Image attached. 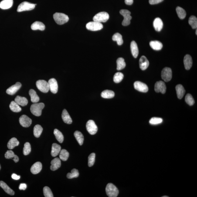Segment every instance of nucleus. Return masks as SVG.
Listing matches in <instances>:
<instances>
[{"label": "nucleus", "mask_w": 197, "mask_h": 197, "mask_svg": "<svg viewBox=\"0 0 197 197\" xmlns=\"http://www.w3.org/2000/svg\"><path fill=\"white\" fill-rule=\"evenodd\" d=\"M135 89L142 93H147L148 91V87L147 85L142 82L137 81L134 83Z\"/></svg>", "instance_id": "f8f14e48"}, {"label": "nucleus", "mask_w": 197, "mask_h": 197, "mask_svg": "<svg viewBox=\"0 0 197 197\" xmlns=\"http://www.w3.org/2000/svg\"><path fill=\"white\" fill-rule=\"evenodd\" d=\"M54 134L55 137L57 140L59 142V143H63L64 137L63 134L57 129H55L54 131Z\"/></svg>", "instance_id": "e433bc0d"}, {"label": "nucleus", "mask_w": 197, "mask_h": 197, "mask_svg": "<svg viewBox=\"0 0 197 197\" xmlns=\"http://www.w3.org/2000/svg\"><path fill=\"white\" fill-rule=\"evenodd\" d=\"M124 74L121 72H117L115 74L113 80L115 83H118L121 82L124 78Z\"/></svg>", "instance_id": "79ce46f5"}, {"label": "nucleus", "mask_w": 197, "mask_h": 197, "mask_svg": "<svg viewBox=\"0 0 197 197\" xmlns=\"http://www.w3.org/2000/svg\"><path fill=\"white\" fill-rule=\"evenodd\" d=\"M15 102L19 105L22 106L27 105L28 102L27 99L26 97H21L19 96H17L15 97Z\"/></svg>", "instance_id": "c756f323"}, {"label": "nucleus", "mask_w": 197, "mask_h": 197, "mask_svg": "<svg viewBox=\"0 0 197 197\" xmlns=\"http://www.w3.org/2000/svg\"><path fill=\"white\" fill-rule=\"evenodd\" d=\"M163 120L160 118L153 117L151 118L149 121L150 124L152 125H156L162 123Z\"/></svg>", "instance_id": "de8ad7c7"}, {"label": "nucleus", "mask_w": 197, "mask_h": 197, "mask_svg": "<svg viewBox=\"0 0 197 197\" xmlns=\"http://www.w3.org/2000/svg\"><path fill=\"white\" fill-rule=\"evenodd\" d=\"M153 26L156 31L160 32L162 29L163 26L162 20L159 18H156L153 22Z\"/></svg>", "instance_id": "412c9836"}, {"label": "nucleus", "mask_w": 197, "mask_h": 197, "mask_svg": "<svg viewBox=\"0 0 197 197\" xmlns=\"http://www.w3.org/2000/svg\"><path fill=\"white\" fill-rule=\"evenodd\" d=\"M44 107L45 105L43 103H35L31 106L30 111L34 115L39 117L41 115L42 109Z\"/></svg>", "instance_id": "f257e3e1"}, {"label": "nucleus", "mask_w": 197, "mask_h": 197, "mask_svg": "<svg viewBox=\"0 0 197 197\" xmlns=\"http://www.w3.org/2000/svg\"><path fill=\"white\" fill-rule=\"evenodd\" d=\"M125 3L127 5H131L133 3V0H125Z\"/></svg>", "instance_id": "5fc2aeb1"}, {"label": "nucleus", "mask_w": 197, "mask_h": 197, "mask_svg": "<svg viewBox=\"0 0 197 197\" xmlns=\"http://www.w3.org/2000/svg\"><path fill=\"white\" fill-rule=\"evenodd\" d=\"M86 28L88 30L96 31L103 29V25L101 23L93 21L88 23L86 25Z\"/></svg>", "instance_id": "0eeeda50"}, {"label": "nucleus", "mask_w": 197, "mask_h": 197, "mask_svg": "<svg viewBox=\"0 0 197 197\" xmlns=\"http://www.w3.org/2000/svg\"><path fill=\"white\" fill-rule=\"evenodd\" d=\"M69 156V153L65 149L61 150L59 155L60 159L63 161H66L68 160Z\"/></svg>", "instance_id": "a19ab883"}, {"label": "nucleus", "mask_w": 197, "mask_h": 197, "mask_svg": "<svg viewBox=\"0 0 197 197\" xmlns=\"http://www.w3.org/2000/svg\"><path fill=\"white\" fill-rule=\"evenodd\" d=\"M1 165H0V170H1Z\"/></svg>", "instance_id": "13d9d810"}, {"label": "nucleus", "mask_w": 197, "mask_h": 197, "mask_svg": "<svg viewBox=\"0 0 197 197\" xmlns=\"http://www.w3.org/2000/svg\"><path fill=\"white\" fill-rule=\"evenodd\" d=\"M5 157L6 159H12L16 163L18 162L19 160V157L15 155L13 151L11 150L6 151L5 154Z\"/></svg>", "instance_id": "b1692460"}, {"label": "nucleus", "mask_w": 197, "mask_h": 197, "mask_svg": "<svg viewBox=\"0 0 197 197\" xmlns=\"http://www.w3.org/2000/svg\"><path fill=\"white\" fill-rule=\"evenodd\" d=\"M11 177H12V179L15 180H18L20 178V176H18L15 173L12 174V176H11Z\"/></svg>", "instance_id": "864d4df0"}, {"label": "nucleus", "mask_w": 197, "mask_h": 197, "mask_svg": "<svg viewBox=\"0 0 197 197\" xmlns=\"http://www.w3.org/2000/svg\"><path fill=\"white\" fill-rule=\"evenodd\" d=\"M168 197V196H162V197Z\"/></svg>", "instance_id": "4d7b16f0"}, {"label": "nucleus", "mask_w": 197, "mask_h": 197, "mask_svg": "<svg viewBox=\"0 0 197 197\" xmlns=\"http://www.w3.org/2000/svg\"><path fill=\"white\" fill-rule=\"evenodd\" d=\"M86 129L88 132L91 135L96 134L98 128L95 122L92 120H89L86 124Z\"/></svg>", "instance_id": "9d476101"}, {"label": "nucleus", "mask_w": 197, "mask_h": 197, "mask_svg": "<svg viewBox=\"0 0 197 197\" xmlns=\"http://www.w3.org/2000/svg\"><path fill=\"white\" fill-rule=\"evenodd\" d=\"M0 186L6 193L11 195H15V192L13 190L11 189L7 184L3 181H0Z\"/></svg>", "instance_id": "cd10ccee"}, {"label": "nucleus", "mask_w": 197, "mask_h": 197, "mask_svg": "<svg viewBox=\"0 0 197 197\" xmlns=\"http://www.w3.org/2000/svg\"><path fill=\"white\" fill-rule=\"evenodd\" d=\"M43 131V128L39 124H37L34 127L33 133L34 135L36 138H39L41 135Z\"/></svg>", "instance_id": "c9c22d12"}, {"label": "nucleus", "mask_w": 197, "mask_h": 197, "mask_svg": "<svg viewBox=\"0 0 197 197\" xmlns=\"http://www.w3.org/2000/svg\"><path fill=\"white\" fill-rule=\"evenodd\" d=\"M43 192L44 195L45 197H53V195L50 188L48 187H45L44 188Z\"/></svg>", "instance_id": "09e8293b"}, {"label": "nucleus", "mask_w": 197, "mask_h": 197, "mask_svg": "<svg viewBox=\"0 0 197 197\" xmlns=\"http://www.w3.org/2000/svg\"><path fill=\"white\" fill-rule=\"evenodd\" d=\"M189 24L191 25L192 29H197V19L195 16H191L189 18Z\"/></svg>", "instance_id": "c03bdc74"}, {"label": "nucleus", "mask_w": 197, "mask_h": 197, "mask_svg": "<svg viewBox=\"0 0 197 197\" xmlns=\"http://www.w3.org/2000/svg\"><path fill=\"white\" fill-rule=\"evenodd\" d=\"M185 101L186 103L190 106L193 105L195 103V100L190 94H188L186 95L185 97Z\"/></svg>", "instance_id": "49530a36"}, {"label": "nucleus", "mask_w": 197, "mask_h": 197, "mask_svg": "<svg viewBox=\"0 0 197 197\" xmlns=\"http://www.w3.org/2000/svg\"><path fill=\"white\" fill-rule=\"evenodd\" d=\"M61 151V147L60 145L56 143H54L52 144L51 153L52 156L53 157L57 156L59 155Z\"/></svg>", "instance_id": "393cba45"}, {"label": "nucleus", "mask_w": 197, "mask_h": 197, "mask_svg": "<svg viewBox=\"0 0 197 197\" xmlns=\"http://www.w3.org/2000/svg\"><path fill=\"white\" fill-rule=\"evenodd\" d=\"M62 118L63 121L66 124H71L72 122V118L66 109H64L62 112Z\"/></svg>", "instance_id": "5701e85b"}, {"label": "nucleus", "mask_w": 197, "mask_h": 197, "mask_svg": "<svg viewBox=\"0 0 197 197\" xmlns=\"http://www.w3.org/2000/svg\"><path fill=\"white\" fill-rule=\"evenodd\" d=\"M112 39L113 41H117L118 45H121L124 43L122 37L120 33H116L115 34L113 35Z\"/></svg>", "instance_id": "58836bf2"}, {"label": "nucleus", "mask_w": 197, "mask_h": 197, "mask_svg": "<svg viewBox=\"0 0 197 197\" xmlns=\"http://www.w3.org/2000/svg\"><path fill=\"white\" fill-rule=\"evenodd\" d=\"M184 63L185 69L189 70L192 67V59L191 56L187 55L184 57Z\"/></svg>", "instance_id": "a211bd4d"}, {"label": "nucleus", "mask_w": 197, "mask_h": 197, "mask_svg": "<svg viewBox=\"0 0 197 197\" xmlns=\"http://www.w3.org/2000/svg\"><path fill=\"white\" fill-rule=\"evenodd\" d=\"M20 124L22 126L28 127L31 125L32 120L29 117L26 115H22L19 119Z\"/></svg>", "instance_id": "ddd939ff"}, {"label": "nucleus", "mask_w": 197, "mask_h": 197, "mask_svg": "<svg viewBox=\"0 0 197 197\" xmlns=\"http://www.w3.org/2000/svg\"><path fill=\"white\" fill-rule=\"evenodd\" d=\"M49 84V90L53 93H57L58 90L57 82L54 78H52L48 82Z\"/></svg>", "instance_id": "4468645a"}, {"label": "nucleus", "mask_w": 197, "mask_h": 197, "mask_svg": "<svg viewBox=\"0 0 197 197\" xmlns=\"http://www.w3.org/2000/svg\"><path fill=\"white\" fill-rule=\"evenodd\" d=\"M172 73L171 69L169 68L165 67L162 69L161 76L164 81L168 82L171 80Z\"/></svg>", "instance_id": "1a4fd4ad"}, {"label": "nucleus", "mask_w": 197, "mask_h": 197, "mask_svg": "<svg viewBox=\"0 0 197 197\" xmlns=\"http://www.w3.org/2000/svg\"><path fill=\"white\" fill-rule=\"evenodd\" d=\"M106 191V194L109 197H117L119 194V190L117 187L110 183L107 184Z\"/></svg>", "instance_id": "7ed1b4c3"}, {"label": "nucleus", "mask_w": 197, "mask_h": 197, "mask_svg": "<svg viewBox=\"0 0 197 197\" xmlns=\"http://www.w3.org/2000/svg\"><path fill=\"white\" fill-rule=\"evenodd\" d=\"M19 106L15 101H12L10 104V108L14 112H19L22 110V109Z\"/></svg>", "instance_id": "72a5a7b5"}, {"label": "nucleus", "mask_w": 197, "mask_h": 197, "mask_svg": "<svg viewBox=\"0 0 197 197\" xmlns=\"http://www.w3.org/2000/svg\"><path fill=\"white\" fill-rule=\"evenodd\" d=\"M197 30H196V35H197Z\"/></svg>", "instance_id": "6e6d98bb"}, {"label": "nucleus", "mask_w": 197, "mask_h": 197, "mask_svg": "<svg viewBox=\"0 0 197 197\" xmlns=\"http://www.w3.org/2000/svg\"><path fill=\"white\" fill-rule=\"evenodd\" d=\"M19 142L16 138H12L9 140L8 144V147L9 149H13L15 147L19 145Z\"/></svg>", "instance_id": "7c9ffc66"}, {"label": "nucleus", "mask_w": 197, "mask_h": 197, "mask_svg": "<svg viewBox=\"0 0 197 197\" xmlns=\"http://www.w3.org/2000/svg\"><path fill=\"white\" fill-rule=\"evenodd\" d=\"M120 13L124 17V19L122 22V25L124 26H127L130 24V21L132 17L130 15L131 12L127 10H121L120 11Z\"/></svg>", "instance_id": "20e7f679"}, {"label": "nucleus", "mask_w": 197, "mask_h": 197, "mask_svg": "<svg viewBox=\"0 0 197 197\" xmlns=\"http://www.w3.org/2000/svg\"><path fill=\"white\" fill-rule=\"evenodd\" d=\"M109 15L106 12H101L98 13L93 18V21L100 23L105 22L108 20Z\"/></svg>", "instance_id": "423d86ee"}, {"label": "nucleus", "mask_w": 197, "mask_h": 197, "mask_svg": "<svg viewBox=\"0 0 197 197\" xmlns=\"http://www.w3.org/2000/svg\"><path fill=\"white\" fill-rule=\"evenodd\" d=\"M166 86L163 82L160 81L156 83L154 86V90L156 93H161L164 94L166 93Z\"/></svg>", "instance_id": "9b49d317"}, {"label": "nucleus", "mask_w": 197, "mask_h": 197, "mask_svg": "<svg viewBox=\"0 0 197 197\" xmlns=\"http://www.w3.org/2000/svg\"><path fill=\"white\" fill-rule=\"evenodd\" d=\"M117 70H121L125 67L126 64L123 58H118L117 61Z\"/></svg>", "instance_id": "4c0bfd02"}, {"label": "nucleus", "mask_w": 197, "mask_h": 197, "mask_svg": "<svg viewBox=\"0 0 197 197\" xmlns=\"http://www.w3.org/2000/svg\"><path fill=\"white\" fill-rule=\"evenodd\" d=\"M37 88L43 93H47L49 90V84L47 82L44 80H39L37 81Z\"/></svg>", "instance_id": "6e6552de"}, {"label": "nucleus", "mask_w": 197, "mask_h": 197, "mask_svg": "<svg viewBox=\"0 0 197 197\" xmlns=\"http://www.w3.org/2000/svg\"><path fill=\"white\" fill-rule=\"evenodd\" d=\"M164 0H149V2L151 5H155L162 2Z\"/></svg>", "instance_id": "3c124183"}, {"label": "nucleus", "mask_w": 197, "mask_h": 197, "mask_svg": "<svg viewBox=\"0 0 197 197\" xmlns=\"http://www.w3.org/2000/svg\"><path fill=\"white\" fill-rule=\"evenodd\" d=\"M101 95L104 98L111 99L114 97L115 93L112 91L105 90L102 92Z\"/></svg>", "instance_id": "473e14b6"}, {"label": "nucleus", "mask_w": 197, "mask_h": 197, "mask_svg": "<svg viewBox=\"0 0 197 197\" xmlns=\"http://www.w3.org/2000/svg\"><path fill=\"white\" fill-rule=\"evenodd\" d=\"M78 171L76 169H73L71 171V173H69L67 174V178L69 179H72L74 178H77L79 176Z\"/></svg>", "instance_id": "37998d69"}, {"label": "nucleus", "mask_w": 197, "mask_h": 197, "mask_svg": "<svg viewBox=\"0 0 197 197\" xmlns=\"http://www.w3.org/2000/svg\"><path fill=\"white\" fill-rule=\"evenodd\" d=\"M29 94L31 97V100L32 102L37 103L39 102V98L35 90L31 89L29 91Z\"/></svg>", "instance_id": "2f4dec72"}, {"label": "nucleus", "mask_w": 197, "mask_h": 197, "mask_svg": "<svg viewBox=\"0 0 197 197\" xmlns=\"http://www.w3.org/2000/svg\"><path fill=\"white\" fill-rule=\"evenodd\" d=\"M130 47L133 56L134 58H137L138 56L139 50L136 42L135 41H132L131 43Z\"/></svg>", "instance_id": "a878e982"}, {"label": "nucleus", "mask_w": 197, "mask_h": 197, "mask_svg": "<svg viewBox=\"0 0 197 197\" xmlns=\"http://www.w3.org/2000/svg\"><path fill=\"white\" fill-rule=\"evenodd\" d=\"M13 0H3L0 2V8L6 10L9 9L12 6Z\"/></svg>", "instance_id": "6ab92c4d"}, {"label": "nucleus", "mask_w": 197, "mask_h": 197, "mask_svg": "<svg viewBox=\"0 0 197 197\" xmlns=\"http://www.w3.org/2000/svg\"><path fill=\"white\" fill-rule=\"evenodd\" d=\"M177 14L180 19H184L186 16V12L183 8L178 7L176 8Z\"/></svg>", "instance_id": "ea45409f"}, {"label": "nucleus", "mask_w": 197, "mask_h": 197, "mask_svg": "<svg viewBox=\"0 0 197 197\" xmlns=\"http://www.w3.org/2000/svg\"><path fill=\"white\" fill-rule=\"evenodd\" d=\"M140 67L142 70H145L149 66V63L145 56L141 57L139 61Z\"/></svg>", "instance_id": "f3484780"}, {"label": "nucleus", "mask_w": 197, "mask_h": 197, "mask_svg": "<svg viewBox=\"0 0 197 197\" xmlns=\"http://www.w3.org/2000/svg\"><path fill=\"white\" fill-rule=\"evenodd\" d=\"M42 165L41 162H35L31 167L30 169L31 172L34 175L39 173L41 171Z\"/></svg>", "instance_id": "dca6fc26"}, {"label": "nucleus", "mask_w": 197, "mask_h": 197, "mask_svg": "<svg viewBox=\"0 0 197 197\" xmlns=\"http://www.w3.org/2000/svg\"><path fill=\"white\" fill-rule=\"evenodd\" d=\"M27 185L26 184L24 183L21 184H20L19 188L20 190H25L26 189Z\"/></svg>", "instance_id": "603ef678"}, {"label": "nucleus", "mask_w": 197, "mask_h": 197, "mask_svg": "<svg viewBox=\"0 0 197 197\" xmlns=\"http://www.w3.org/2000/svg\"><path fill=\"white\" fill-rule=\"evenodd\" d=\"M74 135L79 144L80 145H82L83 144L84 140V137L83 135L80 131H78L75 132Z\"/></svg>", "instance_id": "f704fd0d"}, {"label": "nucleus", "mask_w": 197, "mask_h": 197, "mask_svg": "<svg viewBox=\"0 0 197 197\" xmlns=\"http://www.w3.org/2000/svg\"><path fill=\"white\" fill-rule=\"evenodd\" d=\"M31 29L32 30H39L41 31L44 30L45 27L43 23L39 21H36L31 25Z\"/></svg>", "instance_id": "4be33fe9"}, {"label": "nucleus", "mask_w": 197, "mask_h": 197, "mask_svg": "<svg viewBox=\"0 0 197 197\" xmlns=\"http://www.w3.org/2000/svg\"><path fill=\"white\" fill-rule=\"evenodd\" d=\"M95 158V154L92 153L89 156L88 158V165L89 167H91L94 165Z\"/></svg>", "instance_id": "8fccbe9b"}, {"label": "nucleus", "mask_w": 197, "mask_h": 197, "mask_svg": "<svg viewBox=\"0 0 197 197\" xmlns=\"http://www.w3.org/2000/svg\"><path fill=\"white\" fill-rule=\"evenodd\" d=\"M51 165L50 166V169L52 171H55L60 168L61 166V162L60 159L56 158L51 161Z\"/></svg>", "instance_id": "aec40b11"}, {"label": "nucleus", "mask_w": 197, "mask_h": 197, "mask_svg": "<svg viewBox=\"0 0 197 197\" xmlns=\"http://www.w3.org/2000/svg\"><path fill=\"white\" fill-rule=\"evenodd\" d=\"M21 86H22L21 84L19 82H17L15 84L11 86L9 88L7 89L6 93L8 94L11 95L15 94L21 88Z\"/></svg>", "instance_id": "2eb2a0df"}, {"label": "nucleus", "mask_w": 197, "mask_h": 197, "mask_svg": "<svg viewBox=\"0 0 197 197\" xmlns=\"http://www.w3.org/2000/svg\"><path fill=\"white\" fill-rule=\"evenodd\" d=\"M150 45L153 49L156 50H161L163 47L162 43L158 41H151L150 42Z\"/></svg>", "instance_id": "c85d7f7f"}, {"label": "nucleus", "mask_w": 197, "mask_h": 197, "mask_svg": "<svg viewBox=\"0 0 197 197\" xmlns=\"http://www.w3.org/2000/svg\"><path fill=\"white\" fill-rule=\"evenodd\" d=\"M31 151L30 144L29 142H27L24 144L23 149V153L24 155H28L30 154Z\"/></svg>", "instance_id": "a18cd8bd"}, {"label": "nucleus", "mask_w": 197, "mask_h": 197, "mask_svg": "<svg viewBox=\"0 0 197 197\" xmlns=\"http://www.w3.org/2000/svg\"><path fill=\"white\" fill-rule=\"evenodd\" d=\"M36 4L30 3L27 2H24L20 4L17 8L18 12H20L22 11H30L34 9L35 8Z\"/></svg>", "instance_id": "39448f33"}, {"label": "nucleus", "mask_w": 197, "mask_h": 197, "mask_svg": "<svg viewBox=\"0 0 197 197\" xmlns=\"http://www.w3.org/2000/svg\"><path fill=\"white\" fill-rule=\"evenodd\" d=\"M53 18L56 23L59 25H63L69 21L68 15L59 12H56L53 15Z\"/></svg>", "instance_id": "f03ea898"}, {"label": "nucleus", "mask_w": 197, "mask_h": 197, "mask_svg": "<svg viewBox=\"0 0 197 197\" xmlns=\"http://www.w3.org/2000/svg\"><path fill=\"white\" fill-rule=\"evenodd\" d=\"M177 96L178 99H181L185 93V90L182 85L178 84L176 87Z\"/></svg>", "instance_id": "bb28decb"}]
</instances>
